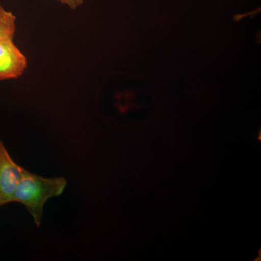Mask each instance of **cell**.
Segmentation results:
<instances>
[{
  "instance_id": "277c9868",
  "label": "cell",
  "mask_w": 261,
  "mask_h": 261,
  "mask_svg": "<svg viewBox=\"0 0 261 261\" xmlns=\"http://www.w3.org/2000/svg\"><path fill=\"white\" fill-rule=\"evenodd\" d=\"M16 31V17L12 12L8 11L0 3V42L14 39Z\"/></svg>"
},
{
  "instance_id": "6da1fadb",
  "label": "cell",
  "mask_w": 261,
  "mask_h": 261,
  "mask_svg": "<svg viewBox=\"0 0 261 261\" xmlns=\"http://www.w3.org/2000/svg\"><path fill=\"white\" fill-rule=\"evenodd\" d=\"M66 186L64 178H43L25 169L15 188L12 202L25 206L39 227L44 204L51 197L61 195Z\"/></svg>"
},
{
  "instance_id": "5b68a950",
  "label": "cell",
  "mask_w": 261,
  "mask_h": 261,
  "mask_svg": "<svg viewBox=\"0 0 261 261\" xmlns=\"http://www.w3.org/2000/svg\"><path fill=\"white\" fill-rule=\"evenodd\" d=\"M61 4L67 5L71 10H75L83 4L84 0H55Z\"/></svg>"
},
{
  "instance_id": "7a4b0ae2",
  "label": "cell",
  "mask_w": 261,
  "mask_h": 261,
  "mask_svg": "<svg viewBox=\"0 0 261 261\" xmlns=\"http://www.w3.org/2000/svg\"><path fill=\"white\" fill-rule=\"evenodd\" d=\"M25 168L10 157L4 144L0 140V207L13 200V194Z\"/></svg>"
},
{
  "instance_id": "3957f363",
  "label": "cell",
  "mask_w": 261,
  "mask_h": 261,
  "mask_svg": "<svg viewBox=\"0 0 261 261\" xmlns=\"http://www.w3.org/2000/svg\"><path fill=\"white\" fill-rule=\"evenodd\" d=\"M27 68V57L13 39L0 42V82L20 78Z\"/></svg>"
}]
</instances>
